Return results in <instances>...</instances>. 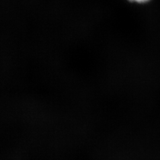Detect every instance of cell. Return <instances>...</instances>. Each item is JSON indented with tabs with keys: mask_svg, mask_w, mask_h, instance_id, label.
I'll list each match as a JSON object with an SVG mask.
<instances>
[{
	"mask_svg": "<svg viewBox=\"0 0 160 160\" xmlns=\"http://www.w3.org/2000/svg\"><path fill=\"white\" fill-rule=\"evenodd\" d=\"M128 1H131V2H137V3H139V4H143V3L148 2L149 0H128Z\"/></svg>",
	"mask_w": 160,
	"mask_h": 160,
	"instance_id": "1",
	"label": "cell"
}]
</instances>
